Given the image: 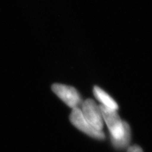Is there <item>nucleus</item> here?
Masks as SVG:
<instances>
[{"mask_svg": "<svg viewBox=\"0 0 152 152\" xmlns=\"http://www.w3.org/2000/svg\"><path fill=\"white\" fill-rule=\"evenodd\" d=\"M103 119L109 128L111 138L118 140L123 136L125 132V123L117 113L116 111H114L103 105L99 106Z\"/></svg>", "mask_w": 152, "mask_h": 152, "instance_id": "1", "label": "nucleus"}, {"mask_svg": "<svg viewBox=\"0 0 152 152\" xmlns=\"http://www.w3.org/2000/svg\"><path fill=\"white\" fill-rule=\"evenodd\" d=\"M70 121L75 128L91 137L98 139V140L105 139L106 136L103 131L96 130L90 124H89L83 116L81 110L79 108L73 109V111L70 115Z\"/></svg>", "mask_w": 152, "mask_h": 152, "instance_id": "2", "label": "nucleus"}, {"mask_svg": "<svg viewBox=\"0 0 152 152\" xmlns=\"http://www.w3.org/2000/svg\"><path fill=\"white\" fill-rule=\"evenodd\" d=\"M82 113L89 124L97 130L103 129V117L99 106L92 99H87L82 106Z\"/></svg>", "mask_w": 152, "mask_h": 152, "instance_id": "3", "label": "nucleus"}, {"mask_svg": "<svg viewBox=\"0 0 152 152\" xmlns=\"http://www.w3.org/2000/svg\"><path fill=\"white\" fill-rule=\"evenodd\" d=\"M52 90L56 96L72 109L78 108L81 104V97L75 87L56 83L52 86Z\"/></svg>", "mask_w": 152, "mask_h": 152, "instance_id": "4", "label": "nucleus"}, {"mask_svg": "<svg viewBox=\"0 0 152 152\" xmlns=\"http://www.w3.org/2000/svg\"><path fill=\"white\" fill-rule=\"evenodd\" d=\"M93 92H94L95 97L97 99L99 102H100L102 104V105L106 106L109 109L114 110V111H117L118 109V105L115 102V100L113 98H111L107 93L104 92L100 87L94 86Z\"/></svg>", "mask_w": 152, "mask_h": 152, "instance_id": "5", "label": "nucleus"}, {"mask_svg": "<svg viewBox=\"0 0 152 152\" xmlns=\"http://www.w3.org/2000/svg\"><path fill=\"white\" fill-rule=\"evenodd\" d=\"M131 140V130L130 127L128 123L125 122V132L123 136L121 139L115 140V139L111 138V143L113 147L117 149H123L128 147Z\"/></svg>", "mask_w": 152, "mask_h": 152, "instance_id": "6", "label": "nucleus"}, {"mask_svg": "<svg viewBox=\"0 0 152 152\" xmlns=\"http://www.w3.org/2000/svg\"><path fill=\"white\" fill-rule=\"evenodd\" d=\"M128 152H144V151L140 147H139L137 145H134L128 148Z\"/></svg>", "mask_w": 152, "mask_h": 152, "instance_id": "7", "label": "nucleus"}]
</instances>
